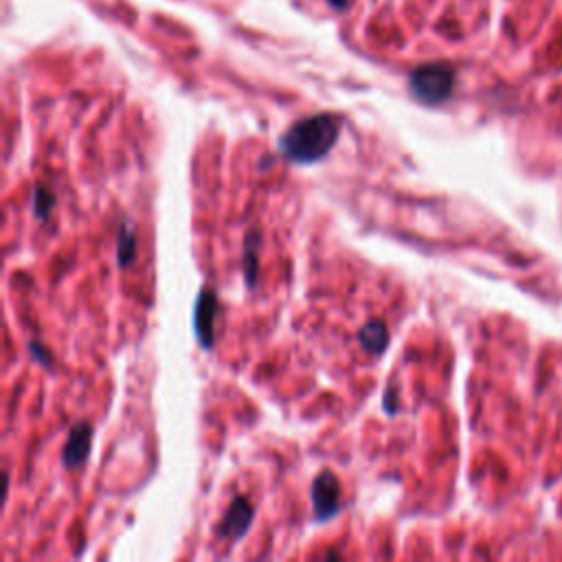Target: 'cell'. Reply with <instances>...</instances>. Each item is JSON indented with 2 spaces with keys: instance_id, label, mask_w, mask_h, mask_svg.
I'll use <instances>...</instances> for the list:
<instances>
[{
  "instance_id": "cell-1",
  "label": "cell",
  "mask_w": 562,
  "mask_h": 562,
  "mask_svg": "<svg viewBox=\"0 0 562 562\" xmlns=\"http://www.w3.org/2000/svg\"><path fill=\"white\" fill-rule=\"evenodd\" d=\"M343 128V119L332 112H321L297 121L279 141V150L292 163L310 165L321 161L334 148Z\"/></svg>"
},
{
  "instance_id": "cell-2",
  "label": "cell",
  "mask_w": 562,
  "mask_h": 562,
  "mask_svg": "<svg viewBox=\"0 0 562 562\" xmlns=\"http://www.w3.org/2000/svg\"><path fill=\"white\" fill-rule=\"evenodd\" d=\"M455 73L448 64L435 62L424 64L420 69H415L409 77V88L413 97L422 101V104H442L453 93Z\"/></svg>"
},
{
  "instance_id": "cell-3",
  "label": "cell",
  "mask_w": 562,
  "mask_h": 562,
  "mask_svg": "<svg viewBox=\"0 0 562 562\" xmlns=\"http://www.w3.org/2000/svg\"><path fill=\"white\" fill-rule=\"evenodd\" d=\"M341 505V486L332 472H323L312 483V508L314 519L319 523L330 521L332 516L339 512Z\"/></svg>"
},
{
  "instance_id": "cell-4",
  "label": "cell",
  "mask_w": 562,
  "mask_h": 562,
  "mask_svg": "<svg viewBox=\"0 0 562 562\" xmlns=\"http://www.w3.org/2000/svg\"><path fill=\"white\" fill-rule=\"evenodd\" d=\"M218 297L213 290H202L196 301V310H194V328H196V336L198 343L205 347V350H211L213 341H216V317H218Z\"/></svg>"
},
{
  "instance_id": "cell-5",
  "label": "cell",
  "mask_w": 562,
  "mask_h": 562,
  "mask_svg": "<svg viewBox=\"0 0 562 562\" xmlns=\"http://www.w3.org/2000/svg\"><path fill=\"white\" fill-rule=\"evenodd\" d=\"M253 516H255V512L249 501L242 497L233 499L231 508L227 510V514L222 516V521L218 525V534L222 538H229V541H240V538L249 532Z\"/></svg>"
},
{
  "instance_id": "cell-6",
  "label": "cell",
  "mask_w": 562,
  "mask_h": 562,
  "mask_svg": "<svg viewBox=\"0 0 562 562\" xmlns=\"http://www.w3.org/2000/svg\"><path fill=\"white\" fill-rule=\"evenodd\" d=\"M91 437H93L91 424L80 422V424L73 426L71 433H69V440H66L64 448H62L64 468L75 470L86 462L88 453H91Z\"/></svg>"
},
{
  "instance_id": "cell-7",
  "label": "cell",
  "mask_w": 562,
  "mask_h": 562,
  "mask_svg": "<svg viewBox=\"0 0 562 562\" xmlns=\"http://www.w3.org/2000/svg\"><path fill=\"white\" fill-rule=\"evenodd\" d=\"M358 339H361V343H363V347H365L367 352H374V354H380L387 347V343H389L387 328L380 321L367 323L365 328L361 330V334H358Z\"/></svg>"
},
{
  "instance_id": "cell-8",
  "label": "cell",
  "mask_w": 562,
  "mask_h": 562,
  "mask_svg": "<svg viewBox=\"0 0 562 562\" xmlns=\"http://www.w3.org/2000/svg\"><path fill=\"white\" fill-rule=\"evenodd\" d=\"M134 244H137V233H134L130 224H126V227H121L117 240V262L121 266H128L134 260V253H137Z\"/></svg>"
},
{
  "instance_id": "cell-9",
  "label": "cell",
  "mask_w": 562,
  "mask_h": 562,
  "mask_svg": "<svg viewBox=\"0 0 562 562\" xmlns=\"http://www.w3.org/2000/svg\"><path fill=\"white\" fill-rule=\"evenodd\" d=\"M257 244H260V235L251 233L246 238V251H244V273L249 286L255 284V271H257Z\"/></svg>"
},
{
  "instance_id": "cell-10",
  "label": "cell",
  "mask_w": 562,
  "mask_h": 562,
  "mask_svg": "<svg viewBox=\"0 0 562 562\" xmlns=\"http://www.w3.org/2000/svg\"><path fill=\"white\" fill-rule=\"evenodd\" d=\"M53 205H55L53 191H49L47 187L38 185L36 191H33V213H36V216H38L40 220H47V216H49V211L53 209Z\"/></svg>"
},
{
  "instance_id": "cell-11",
  "label": "cell",
  "mask_w": 562,
  "mask_h": 562,
  "mask_svg": "<svg viewBox=\"0 0 562 562\" xmlns=\"http://www.w3.org/2000/svg\"><path fill=\"white\" fill-rule=\"evenodd\" d=\"M330 5L336 9H343L347 5V0H330Z\"/></svg>"
}]
</instances>
